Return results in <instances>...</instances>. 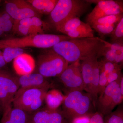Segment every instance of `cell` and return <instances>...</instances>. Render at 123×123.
<instances>
[{
	"label": "cell",
	"mask_w": 123,
	"mask_h": 123,
	"mask_svg": "<svg viewBox=\"0 0 123 123\" xmlns=\"http://www.w3.org/2000/svg\"><path fill=\"white\" fill-rule=\"evenodd\" d=\"M123 76L121 77V80H120V83L119 87L120 88V91L121 94L123 95Z\"/></svg>",
	"instance_id": "37"
},
{
	"label": "cell",
	"mask_w": 123,
	"mask_h": 123,
	"mask_svg": "<svg viewBox=\"0 0 123 123\" xmlns=\"http://www.w3.org/2000/svg\"><path fill=\"white\" fill-rule=\"evenodd\" d=\"M79 61L69 64L58 77L64 86L66 94L75 91L84 90L81 64Z\"/></svg>",
	"instance_id": "8"
},
{
	"label": "cell",
	"mask_w": 123,
	"mask_h": 123,
	"mask_svg": "<svg viewBox=\"0 0 123 123\" xmlns=\"http://www.w3.org/2000/svg\"><path fill=\"white\" fill-rule=\"evenodd\" d=\"M13 123H29L31 114L22 109L11 107L4 112Z\"/></svg>",
	"instance_id": "18"
},
{
	"label": "cell",
	"mask_w": 123,
	"mask_h": 123,
	"mask_svg": "<svg viewBox=\"0 0 123 123\" xmlns=\"http://www.w3.org/2000/svg\"><path fill=\"white\" fill-rule=\"evenodd\" d=\"M13 67L18 76L28 75L35 70V60L30 55L23 53L13 60Z\"/></svg>",
	"instance_id": "13"
},
{
	"label": "cell",
	"mask_w": 123,
	"mask_h": 123,
	"mask_svg": "<svg viewBox=\"0 0 123 123\" xmlns=\"http://www.w3.org/2000/svg\"><path fill=\"white\" fill-rule=\"evenodd\" d=\"M117 24H92L90 26L101 36L111 35Z\"/></svg>",
	"instance_id": "22"
},
{
	"label": "cell",
	"mask_w": 123,
	"mask_h": 123,
	"mask_svg": "<svg viewBox=\"0 0 123 123\" xmlns=\"http://www.w3.org/2000/svg\"><path fill=\"white\" fill-rule=\"evenodd\" d=\"M100 69L97 57H95L93 66L92 80L91 84L89 94L92 97L94 104H95L98 96Z\"/></svg>",
	"instance_id": "17"
},
{
	"label": "cell",
	"mask_w": 123,
	"mask_h": 123,
	"mask_svg": "<svg viewBox=\"0 0 123 123\" xmlns=\"http://www.w3.org/2000/svg\"><path fill=\"white\" fill-rule=\"evenodd\" d=\"M123 18V13L118 15L105 16L98 18L89 24L90 25L92 24H117Z\"/></svg>",
	"instance_id": "24"
},
{
	"label": "cell",
	"mask_w": 123,
	"mask_h": 123,
	"mask_svg": "<svg viewBox=\"0 0 123 123\" xmlns=\"http://www.w3.org/2000/svg\"><path fill=\"white\" fill-rule=\"evenodd\" d=\"M69 64L63 57L51 49L40 55L36 73L47 78L59 77Z\"/></svg>",
	"instance_id": "5"
},
{
	"label": "cell",
	"mask_w": 123,
	"mask_h": 123,
	"mask_svg": "<svg viewBox=\"0 0 123 123\" xmlns=\"http://www.w3.org/2000/svg\"><path fill=\"white\" fill-rule=\"evenodd\" d=\"M97 55L91 56L82 61L81 64V70L83 82L84 90L89 94L91 84L94 62Z\"/></svg>",
	"instance_id": "14"
},
{
	"label": "cell",
	"mask_w": 123,
	"mask_h": 123,
	"mask_svg": "<svg viewBox=\"0 0 123 123\" xmlns=\"http://www.w3.org/2000/svg\"><path fill=\"white\" fill-rule=\"evenodd\" d=\"M14 20L7 13L0 15V26L4 33L10 31L13 27Z\"/></svg>",
	"instance_id": "26"
},
{
	"label": "cell",
	"mask_w": 123,
	"mask_h": 123,
	"mask_svg": "<svg viewBox=\"0 0 123 123\" xmlns=\"http://www.w3.org/2000/svg\"><path fill=\"white\" fill-rule=\"evenodd\" d=\"M50 111L46 107L40 108L31 114L29 123H47Z\"/></svg>",
	"instance_id": "19"
},
{
	"label": "cell",
	"mask_w": 123,
	"mask_h": 123,
	"mask_svg": "<svg viewBox=\"0 0 123 123\" xmlns=\"http://www.w3.org/2000/svg\"><path fill=\"white\" fill-rule=\"evenodd\" d=\"M92 103V97L83 91H75L68 93L62 105V113L66 120L72 121L85 117L90 112Z\"/></svg>",
	"instance_id": "4"
},
{
	"label": "cell",
	"mask_w": 123,
	"mask_h": 123,
	"mask_svg": "<svg viewBox=\"0 0 123 123\" xmlns=\"http://www.w3.org/2000/svg\"><path fill=\"white\" fill-rule=\"evenodd\" d=\"M65 98L61 92L57 90L48 91L44 99L46 107L49 110H57L63 103Z\"/></svg>",
	"instance_id": "16"
},
{
	"label": "cell",
	"mask_w": 123,
	"mask_h": 123,
	"mask_svg": "<svg viewBox=\"0 0 123 123\" xmlns=\"http://www.w3.org/2000/svg\"><path fill=\"white\" fill-rule=\"evenodd\" d=\"M6 10L14 20L20 21L27 18L39 17L38 13L29 3L22 0H12L6 1Z\"/></svg>",
	"instance_id": "10"
},
{
	"label": "cell",
	"mask_w": 123,
	"mask_h": 123,
	"mask_svg": "<svg viewBox=\"0 0 123 123\" xmlns=\"http://www.w3.org/2000/svg\"><path fill=\"white\" fill-rule=\"evenodd\" d=\"M98 38L105 46L114 52L117 55H123V42L110 43L99 37Z\"/></svg>",
	"instance_id": "29"
},
{
	"label": "cell",
	"mask_w": 123,
	"mask_h": 123,
	"mask_svg": "<svg viewBox=\"0 0 123 123\" xmlns=\"http://www.w3.org/2000/svg\"><path fill=\"white\" fill-rule=\"evenodd\" d=\"M1 111V106L0 103V111Z\"/></svg>",
	"instance_id": "39"
},
{
	"label": "cell",
	"mask_w": 123,
	"mask_h": 123,
	"mask_svg": "<svg viewBox=\"0 0 123 123\" xmlns=\"http://www.w3.org/2000/svg\"><path fill=\"white\" fill-rule=\"evenodd\" d=\"M72 123H89V119L87 117H81L74 120Z\"/></svg>",
	"instance_id": "35"
},
{
	"label": "cell",
	"mask_w": 123,
	"mask_h": 123,
	"mask_svg": "<svg viewBox=\"0 0 123 123\" xmlns=\"http://www.w3.org/2000/svg\"><path fill=\"white\" fill-rule=\"evenodd\" d=\"M100 77L99 88L98 91V96L100 95L103 92L104 89L107 85L108 75L106 72L102 69L100 68Z\"/></svg>",
	"instance_id": "31"
},
{
	"label": "cell",
	"mask_w": 123,
	"mask_h": 123,
	"mask_svg": "<svg viewBox=\"0 0 123 123\" xmlns=\"http://www.w3.org/2000/svg\"></svg>",
	"instance_id": "40"
},
{
	"label": "cell",
	"mask_w": 123,
	"mask_h": 123,
	"mask_svg": "<svg viewBox=\"0 0 123 123\" xmlns=\"http://www.w3.org/2000/svg\"><path fill=\"white\" fill-rule=\"evenodd\" d=\"M66 119L62 111L58 110H51L47 123H66Z\"/></svg>",
	"instance_id": "28"
},
{
	"label": "cell",
	"mask_w": 123,
	"mask_h": 123,
	"mask_svg": "<svg viewBox=\"0 0 123 123\" xmlns=\"http://www.w3.org/2000/svg\"><path fill=\"white\" fill-rule=\"evenodd\" d=\"M122 75L116 80L107 85L99 97L98 98L95 104L98 112L103 115H106L112 111V101L115 93L119 87Z\"/></svg>",
	"instance_id": "11"
},
{
	"label": "cell",
	"mask_w": 123,
	"mask_h": 123,
	"mask_svg": "<svg viewBox=\"0 0 123 123\" xmlns=\"http://www.w3.org/2000/svg\"><path fill=\"white\" fill-rule=\"evenodd\" d=\"M90 4L86 0H58L49 14L51 24L56 30L68 20L80 18L87 12Z\"/></svg>",
	"instance_id": "2"
},
{
	"label": "cell",
	"mask_w": 123,
	"mask_h": 123,
	"mask_svg": "<svg viewBox=\"0 0 123 123\" xmlns=\"http://www.w3.org/2000/svg\"><path fill=\"white\" fill-rule=\"evenodd\" d=\"M18 81L21 89H43L49 90L53 88V83L48 78L37 73L18 77Z\"/></svg>",
	"instance_id": "12"
},
{
	"label": "cell",
	"mask_w": 123,
	"mask_h": 123,
	"mask_svg": "<svg viewBox=\"0 0 123 123\" xmlns=\"http://www.w3.org/2000/svg\"><path fill=\"white\" fill-rule=\"evenodd\" d=\"M121 69H117L108 75L107 78V85L116 80L123 75L121 73Z\"/></svg>",
	"instance_id": "32"
},
{
	"label": "cell",
	"mask_w": 123,
	"mask_h": 123,
	"mask_svg": "<svg viewBox=\"0 0 123 123\" xmlns=\"http://www.w3.org/2000/svg\"><path fill=\"white\" fill-rule=\"evenodd\" d=\"M19 23L23 25L29 27V29L32 26L31 18H23L19 21Z\"/></svg>",
	"instance_id": "34"
},
{
	"label": "cell",
	"mask_w": 123,
	"mask_h": 123,
	"mask_svg": "<svg viewBox=\"0 0 123 123\" xmlns=\"http://www.w3.org/2000/svg\"><path fill=\"white\" fill-rule=\"evenodd\" d=\"M0 123H13L9 118L8 117L6 113H3L2 118Z\"/></svg>",
	"instance_id": "36"
},
{
	"label": "cell",
	"mask_w": 123,
	"mask_h": 123,
	"mask_svg": "<svg viewBox=\"0 0 123 123\" xmlns=\"http://www.w3.org/2000/svg\"><path fill=\"white\" fill-rule=\"evenodd\" d=\"M2 55L6 64L11 62L15 58L23 54L24 50L22 48L18 47H8L3 49Z\"/></svg>",
	"instance_id": "20"
},
{
	"label": "cell",
	"mask_w": 123,
	"mask_h": 123,
	"mask_svg": "<svg viewBox=\"0 0 123 123\" xmlns=\"http://www.w3.org/2000/svg\"><path fill=\"white\" fill-rule=\"evenodd\" d=\"M90 4L94 3L96 6L86 17L89 24L99 18L109 15L123 13V0H86Z\"/></svg>",
	"instance_id": "7"
},
{
	"label": "cell",
	"mask_w": 123,
	"mask_h": 123,
	"mask_svg": "<svg viewBox=\"0 0 123 123\" xmlns=\"http://www.w3.org/2000/svg\"><path fill=\"white\" fill-rule=\"evenodd\" d=\"M104 119V123H123V111L122 108L111 112Z\"/></svg>",
	"instance_id": "23"
},
{
	"label": "cell",
	"mask_w": 123,
	"mask_h": 123,
	"mask_svg": "<svg viewBox=\"0 0 123 123\" xmlns=\"http://www.w3.org/2000/svg\"><path fill=\"white\" fill-rule=\"evenodd\" d=\"M20 88L17 76L3 68L0 69V103L3 113L12 107L14 98Z\"/></svg>",
	"instance_id": "6"
},
{
	"label": "cell",
	"mask_w": 123,
	"mask_h": 123,
	"mask_svg": "<svg viewBox=\"0 0 123 123\" xmlns=\"http://www.w3.org/2000/svg\"><path fill=\"white\" fill-rule=\"evenodd\" d=\"M72 39H73L64 35L45 34L29 35L22 38L1 40L0 49L8 47L21 48L26 47L50 48L60 42Z\"/></svg>",
	"instance_id": "3"
},
{
	"label": "cell",
	"mask_w": 123,
	"mask_h": 123,
	"mask_svg": "<svg viewBox=\"0 0 123 123\" xmlns=\"http://www.w3.org/2000/svg\"><path fill=\"white\" fill-rule=\"evenodd\" d=\"M98 62L100 68L106 72L108 76L114 70L117 69H122L123 68V65L107 61L103 59Z\"/></svg>",
	"instance_id": "27"
},
{
	"label": "cell",
	"mask_w": 123,
	"mask_h": 123,
	"mask_svg": "<svg viewBox=\"0 0 123 123\" xmlns=\"http://www.w3.org/2000/svg\"><path fill=\"white\" fill-rule=\"evenodd\" d=\"M110 36L111 43L123 42V18L117 25Z\"/></svg>",
	"instance_id": "25"
},
{
	"label": "cell",
	"mask_w": 123,
	"mask_h": 123,
	"mask_svg": "<svg viewBox=\"0 0 123 123\" xmlns=\"http://www.w3.org/2000/svg\"><path fill=\"white\" fill-rule=\"evenodd\" d=\"M101 44L98 37L73 39L60 42L52 49L71 64L97 55Z\"/></svg>",
	"instance_id": "1"
},
{
	"label": "cell",
	"mask_w": 123,
	"mask_h": 123,
	"mask_svg": "<svg viewBox=\"0 0 123 123\" xmlns=\"http://www.w3.org/2000/svg\"><path fill=\"white\" fill-rule=\"evenodd\" d=\"M32 25L37 34H44L43 29H49L50 26L43 22L39 17H33L31 18Z\"/></svg>",
	"instance_id": "30"
},
{
	"label": "cell",
	"mask_w": 123,
	"mask_h": 123,
	"mask_svg": "<svg viewBox=\"0 0 123 123\" xmlns=\"http://www.w3.org/2000/svg\"><path fill=\"white\" fill-rule=\"evenodd\" d=\"M89 123H104L103 115L99 112H95L89 118Z\"/></svg>",
	"instance_id": "33"
},
{
	"label": "cell",
	"mask_w": 123,
	"mask_h": 123,
	"mask_svg": "<svg viewBox=\"0 0 123 123\" xmlns=\"http://www.w3.org/2000/svg\"><path fill=\"white\" fill-rule=\"evenodd\" d=\"M1 55H2V53L1 52V51L0 49V56Z\"/></svg>",
	"instance_id": "38"
},
{
	"label": "cell",
	"mask_w": 123,
	"mask_h": 123,
	"mask_svg": "<svg viewBox=\"0 0 123 123\" xmlns=\"http://www.w3.org/2000/svg\"><path fill=\"white\" fill-rule=\"evenodd\" d=\"M26 1L39 14L49 15L58 0H28Z\"/></svg>",
	"instance_id": "15"
},
{
	"label": "cell",
	"mask_w": 123,
	"mask_h": 123,
	"mask_svg": "<svg viewBox=\"0 0 123 123\" xmlns=\"http://www.w3.org/2000/svg\"><path fill=\"white\" fill-rule=\"evenodd\" d=\"M48 91L43 89L20 88L13 101V107L20 108L28 112L31 105L39 98L45 97Z\"/></svg>",
	"instance_id": "9"
},
{
	"label": "cell",
	"mask_w": 123,
	"mask_h": 123,
	"mask_svg": "<svg viewBox=\"0 0 123 123\" xmlns=\"http://www.w3.org/2000/svg\"><path fill=\"white\" fill-rule=\"evenodd\" d=\"M116 55L114 52L110 49L105 46L103 43L102 42V44L97 55L98 59L103 56L104 59L107 61L115 63Z\"/></svg>",
	"instance_id": "21"
}]
</instances>
